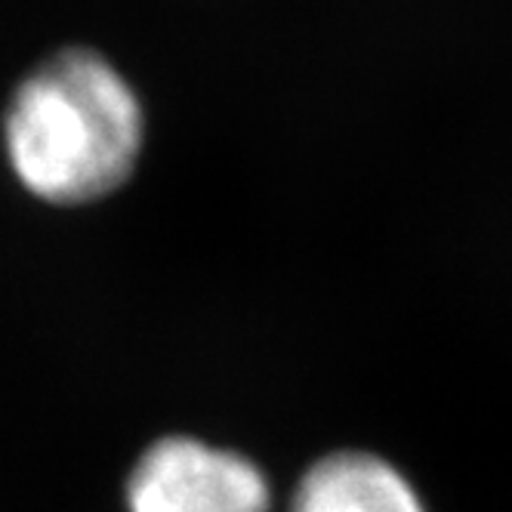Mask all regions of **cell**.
<instances>
[{
  "instance_id": "1",
  "label": "cell",
  "mask_w": 512,
  "mask_h": 512,
  "mask_svg": "<svg viewBox=\"0 0 512 512\" xmlns=\"http://www.w3.org/2000/svg\"><path fill=\"white\" fill-rule=\"evenodd\" d=\"M22 186L50 204H84L115 192L142 149L133 90L102 56L65 50L13 93L4 121Z\"/></svg>"
},
{
  "instance_id": "2",
  "label": "cell",
  "mask_w": 512,
  "mask_h": 512,
  "mask_svg": "<svg viewBox=\"0 0 512 512\" xmlns=\"http://www.w3.org/2000/svg\"><path fill=\"white\" fill-rule=\"evenodd\" d=\"M130 512H269V482L250 460L195 438H161L127 485Z\"/></svg>"
},
{
  "instance_id": "3",
  "label": "cell",
  "mask_w": 512,
  "mask_h": 512,
  "mask_svg": "<svg viewBox=\"0 0 512 512\" xmlns=\"http://www.w3.org/2000/svg\"><path fill=\"white\" fill-rule=\"evenodd\" d=\"M294 512H426L398 469L374 454L318 460L294 494Z\"/></svg>"
}]
</instances>
